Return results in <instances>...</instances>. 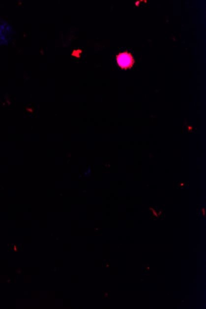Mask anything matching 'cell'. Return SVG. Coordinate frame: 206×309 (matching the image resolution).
Wrapping results in <instances>:
<instances>
[{"label": "cell", "mask_w": 206, "mask_h": 309, "mask_svg": "<svg viewBox=\"0 0 206 309\" xmlns=\"http://www.w3.org/2000/svg\"><path fill=\"white\" fill-rule=\"evenodd\" d=\"M117 61L121 68L128 69L131 68L134 64V59L132 55L128 52L120 53L117 56Z\"/></svg>", "instance_id": "obj_1"}]
</instances>
